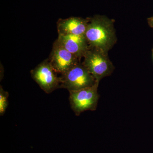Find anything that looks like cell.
<instances>
[{"instance_id":"6da1fadb","label":"cell","mask_w":153,"mask_h":153,"mask_svg":"<svg viewBox=\"0 0 153 153\" xmlns=\"http://www.w3.org/2000/svg\"><path fill=\"white\" fill-rule=\"evenodd\" d=\"M89 19L85 36L89 48L108 53L117 40L114 20L100 15H96Z\"/></svg>"},{"instance_id":"7a4b0ae2","label":"cell","mask_w":153,"mask_h":153,"mask_svg":"<svg viewBox=\"0 0 153 153\" xmlns=\"http://www.w3.org/2000/svg\"><path fill=\"white\" fill-rule=\"evenodd\" d=\"M82 63L97 82L111 75L115 67L108 53L96 48H89L83 56Z\"/></svg>"},{"instance_id":"3957f363","label":"cell","mask_w":153,"mask_h":153,"mask_svg":"<svg viewBox=\"0 0 153 153\" xmlns=\"http://www.w3.org/2000/svg\"><path fill=\"white\" fill-rule=\"evenodd\" d=\"M60 88L75 91L94 85L97 82L82 63L79 62L60 76Z\"/></svg>"},{"instance_id":"277c9868","label":"cell","mask_w":153,"mask_h":153,"mask_svg":"<svg viewBox=\"0 0 153 153\" xmlns=\"http://www.w3.org/2000/svg\"><path fill=\"white\" fill-rule=\"evenodd\" d=\"M99 82L94 85L75 91H69V100L71 108L76 116L86 111H95L100 95L98 93Z\"/></svg>"},{"instance_id":"5b68a950","label":"cell","mask_w":153,"mask_h":153,"mask_svg":"<svg viewBox=\"0 0 153 153\" xmlns=\"http://www.w3.org/2000/svg\"><path fill=\"white\" fill-rule=\"evenodd\" d=\"M33 79L44 92L50 94L60 88V78L47 59L30 71Z\"/></svg>"},{"instance_id":"8992f818","label":"cell","mask_w":153,"mask_h":153,"mask_svg":"<svg viewBox=\"0 0 153 153\" xmlns=\"http://www.w3.org/2000/svg\"><path fill=\"white\" fill-rule=\"evenodd\" d=\"M50 64L57 74H64L80 62L75 55L66 50L55 41L49 58Z\"/></svg>"},{"instance_id":"52a82bcc","label":"cell","mask_w":153,"mask_h":153,"mask_svg":"<svg viewBox=\"0 0 153 153\" xmlns=\"http://www.w3.org/2000/svg\"><path fill=\"white\" fill-rule=\"evenodd\" d=\"M89 20V18L75 17L59 19L57 22L58 35L85 36Z\"/></svg>"},{"instance_id":"ba28073f","label":"cell","mask_w":153,"mask_h":153,"mask_svg":"<svg viewBox=\"0 0 153 153\" xmlns=\"http://www.w3.org/2000/svg\"><path fill=\"white\" fill-rule=\"evenodd\" d=\"M56 41L80 60L89 49L85 36L58 35Z\"/></svg>"},{"instance_id":"9c48e42d","label":"cell","mask_w":153,"mask_h":153,"mask_svg":"<svg viewBox=\"0 0 153 153\" xmlns=\"http://www.w3.org/2000/svg\"><path fill=\"white\" fill-rule=\"evenodd\" d=\"M9 93L5 91L2 86L0 87V115L2 116L5 112L8 105Z\"/></svg>"},{"instance_id":"30bf717a","label":"cell","mask_w":153,"mask_h":153,"mask_svg":"<svg viewBox=\"0 0 153 153\" xmlns=\"http://www.w3.org/2000/svg\"><path fill=\"white\" fill-rule=\"evenodd\" d=\"M147 20L149 26L153 29V16L148 18Z\"/></svg>"},{"instance_id":"8fae6325","label":"cell","mask_w":153,"mask_h":153,"mask_svg":"<svg viewBox=\"0 0 153 153\" xmlns=\"http://www.w3.org/2000/svg\"><path fill=\"white\" fill-rule=\"evenodd\" d=\"M152 57H153V49H152Z\"/></svg>"}]
</instances>
